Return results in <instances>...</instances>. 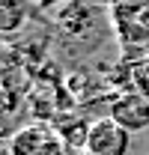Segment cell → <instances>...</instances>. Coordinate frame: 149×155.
I'll return each mask as SVG.
<instances>
[{
	"mask_svg": "<svg viewBox=\"0 0 149 155\" xmlns=\"http://www.w3.org/2000/svg\"><path fill=\"white\" fill-rule=\"evenodd\" d=\"M84 149L93 152V155H128L131 152V131L122 128L111 116L95 119V122H90L87 146Z\"/></svg>",
	"mask_w": 149,
	"mask_h": 155,
	"instance_id": "cell-2",
	"label": "cell"
},
{
	"mask_svg": "<svg viewBox=\"0 0 149 155\" xmlns=\"http://www.w3.org/2000/svg\"><path fill=\"white\" fill-rule=\"evenodd\" d=\"M0 155H9V137H3V131H0Z\"/></svg>",
	"mask_w": 149,
	"mask_h": 155,
	"instance_id": "cell-5",
	"label": "cell"
},
{
	"mask_svg": "<svg viewBox=\"0 0 149 155\" xmlns=\"http://www.w3.org/2000/svg\"><path fill=\"white\" fill-rule=\"evenodd\" d=\"M9 155H66V140L51 125H24L9 137Z\"/></svg>",
	"mask_w": 149,
	"mask_h": 155,
	"instance_id": "cell-1",
	"label": "cell"
},
{
	"mask_svg": "<svg viewBox=\"0 0 149 155\" xmlns=\"http://www.w3.org/2000/svg\"><path fill=\"white\" fill-rule=\"evenodd\" d=\"M24 3L21 0H0V33H15L24 24Z\"/></svg>",
	"mask_w": 149,
	"mask_h": 155,
	"instance_id": "cell-4",
	"label": "cell"
},
{
	"mask_svg": "<svg viewBox=\"0 0 149 155\" xmlns=\"http://www.w3.org/2000/svg\"><path fill=\"white\" fill-rule=\"evenodd\" d=\"M108 116L116 119L122 128H128L131 134L134 131H146L149 128V96H143L140 90L122 93V96H116L111 101Z\"/></svg>",
	"mask_w": 149,
	"mask_h": 155,
	"instance_id": "cell-3",
	"label": "cell"
},
{
	"mask_svg": "<svg viewBox=\"0 0 149 155\" xmlns=\"http://www.w3.org/2000/svg\"><path fill=\"white\" fill-rule=\"evenodd\" d=\"M0 48H3V33H0Z\"/></svg>",
	"mask_w": 149,
	"mask_h": 155,
	"instance_id": "cell-7",
	"label": "cell"
},
{
	"mask_svg": "<svg viewBox=\"0 0 149 155\" xmlns=\"http://www.w3.org/2000/svg\"><path fill=\"white\" fill-rule=\"evenodd\" d=\"M74 155H93V152H87V149H84V152H74Z\"/></svg>",
	"mask_w": 149,
	"mask_h": 155,
	"instance_id": "cell-6",
	"label": "cell"
}]
</instances>
